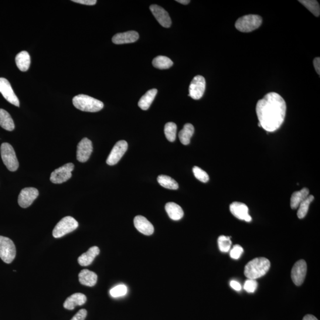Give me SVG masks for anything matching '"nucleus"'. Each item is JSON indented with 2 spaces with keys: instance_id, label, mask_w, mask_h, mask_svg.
Returning <instances> with one entry per match:
<instances>
[{
  "instance_id": "1",
  "label": "nucleus",
  "mask_w": 320,
  "mask_h": 320,
  "mask_svg": "<svg viewBox=\"0 0 320 320\" xmlns=\"http://www.w3.org/2000/svg\"><path fill=\"white\" fill-rule=\"evenodd\" d=\"M256 111L259 127L268 132H274L284 123L287 104L280 95L271 92L258 101Z\"/></svg>"
},
{
  "instance_id": "2",
  "label": "nucleus",
  "mask_w": 320,
  "mask_h": 320,
  "mask_svg": "<svg viewBox=\"0 0 320 320\" xmlns=\"http://www.w3.org/2000/svg\"><path fill=\"white\" fill-rule=\"evenodd\" d=\"M271 268V262L265 257L255 258L246 265L244 275L249 279H256L263 277Z\"/></svg>"
},
{
  "instance_id": "3",
  "label": "nucleus",
  "mask_w": 320,
  "mask_h": 320,
  "mask_svg": "<svg viewBox=\"0 0 320 320\" xmlns=\"http://www.w3.org/2000/svg\"><path fill=\"white\" fill-rule=\"evenodd\" d=\"M73 103L78 110L83 112H97L104 107L103 102L85 94H79L75 96Z\"/></svg>"
},
{
  "instance_id": "4",
  "label": "nucleus",
  "mask_w": 320,
  "mask_h": 320,
  "mask_svg": "<svg viewBox=\"0 0 320 320\" xmlns=\"http://www.w3.org/2000/svg\"><path fill=\"white\" fill-rule=\"evenodd\" d=\"M261 24L262 18L260 16L249 15L238 19L235 24V26L238 31L248 33L259 28Z\"/></svg>"
},
{
  "instance_id": "5",
  "label": "nucleus",
  "mask_w": 320,
  "mask_h": 320,
  "mask_svg": "<svg viewBox=\"0 0 320 320\" xmlns=\"http://www.w3.org/2000/svg\"><path fill=\"white\" fill-rule=\"evenodd\" d=\"M1 156L3 163L10 171L15 172L18 169L19 163L14 148L9 143L1 145Z\"/></svg>"
},
{
  "instance_id": "6",
  "label": "nucleus",
  "mask_w": 320,
  "mask_h": 320,
  "mask_svg": "<svg viewBox=\"0 0 320 320\" xmlns=\"http://www.w3.org/2000/svg\"><path fill=\"white\" fill-rule=\"evenodd\" d=\"M78 227V223L73 217L70 216L64 217L54 228L52 232L53 236L56 238L62 237L76 230Z\"/></svg>"
},
{
  "instance_id": "7",
  "label": "nucleus",
  "mask_w": 320,
  "mask_h": 320,
  "mask_svg": "<svg viewBox=\"0 0 320 320\" xmlns=\"http://www.w3.org/2000/svg\"><path fill=\"white\" fill-rule=\"evenodd\" d=\"M16 255L14 243L9 238L0 236V258L6 263H11Z\"/></svg>"
},
{
  "instance_id": "8",
  "label": "nucleus",
  "mask_w": 320,
  "mask_h": 320,
  "mask_svg": "<svg viewBox=\"0 0 320 320\" xmlns=\"http://www.w3.org/2000/svg\"><path fill=\"white\" fill-rule=\"evenodd\" d=\"M74 169V165L73 163H67L64 165L51 173L50 181L55 184H61L67 182L72 176Z\"/></svg>"
},
{
  "instance_id": "9",
  "label": "nucleus",
  "mask_w": 320,
  "mask_h": 320,
  "mask_svg": "<svg viewBox=\"0 0 320 320\" xmlns=\"http://www.w3.org/2000/svg\"><path fill=\"white\" fill-rule=\"evenodd\" d=\"M206 88L205 78L201 76H197L193 78L189 86V96L194 100H199L203 96Z\"/></svg>"
},
{
  "instance_id": "10",
  "label": "nucleus",
  "mask_w": 320,
  "mask_h": 320,
  "mask_svg": "<svg viewBox=\"0 0 320 320\" xmlns=\"http://www.w3.org/2000/svg\"><path fill=\"white\" fill-rule=\"evenodd\" d=\"M128 147V145L127 141L124 140L118 141L112 148L110 154L107 158V164L110 166L117 165L119 160L124 156L125 153L127 152Z\"/></svg>"
},
{
  "instance_id": "11",
  "label": "nucleus",
  "mask_w": 320,
  "mask_h": 320,
  "mask_svg": "<svg viewBox=\"0 0 320 320\" xmlns=\"http://www.w3.org/2000/svg\"><path fill=\"white\" fill-rule=\"evenodd\" d=\"M307 265L305 260H300L296 262L291 271L292 280L295 285L301 286L304 283Z\"/></svg>"
},
{
  "instance_id": "12",
  "label": "nucleus",
  "mask_w": 320,
  "mask_h": 320,
  "mask_svg": "<svg viewBox=\"0 0 320 320\" xmlns=\"http://www.w3.org/2000/svg\"><path fill=\"white\" fill-rule=\"evenodd\" d=\"M0 93L9 103L20 106V101L15 93L9 81L5 78H0Z\"/></svg>"
},
{
  "instance_id": "13",
  "label": "nucleus",
  "mask_w": 320,
  "mask_h": 320,
  "mask_svg": "<svg viewBox=\"0 0 320 320\" xmlns=\"http://www.w3.org/2000/svg\"><path fill=\"white\" fill-rule=\"evenodd\" d=\"M39 196V191L36 188H26L22 190L18 197V203L23 208H27L32 205L34 200Z\"/></svg>"
},
{
  "instance_id": "14",
  "label": "nucleus",
  "mask_w": 320,
  "mask_h": 320,
  "mask_svg": "<svg viewBox=\"0 0 320 320\" xmlns=\"http://www.w3.org/2000/svg\"><path fill=\"white\" fill-rule=\"evenodd\" d=\"M93 152V144L90 139L84 138L77 145V158L78 162L85 163L88 161Z\"/></svg>"
},
{
  "instance_id": "15",
  "label": "nucleus",
  "mask_w": 320,
  "mask_h": 320,
  "mask_svg": "<svg viewBox=\"0 0 320 320\" xmlns=\"http://www.w3.org/2000/svg\"><path fill=\"white\" fill-rule=\"evenodd\" d=\"M230 209L231 214L238 220H244L249 223L252 220L248 214V206L243 203L234 202L231 204Z\"/></svg>"
},
{
  "instance_id": "16",
  "label": "nucleus",
  "mask_w": 320,
  "mask_h": 320,
  "mask_svg": "<svg viewBox=\"0 0 320 320\" xmlns=\"http://www.w3.org/2000/svg\"><path fill=\"white\" fill-rule=\"evenodd\" d=\"M152 15L158 23L164 28H169L172 25V20L169 13L166 10L157 5H151L149 7Z\"/></svg>"
},
{
  "instance_id": "17",
  "label": "nucleus",
  "mask_w": 320,
  "mask_h": 320,
  "mask_svg": "<svg viewBox=\"0 0 320 320\" xmlns=\"http://www.w3.org/2000/svg\"><path fill=\"white\" fill-rule=\"evenodd\" d=\"M134 226L137 230L145 236H151L154 233L152 224L144 217L138 216L134 219Z\"/></svg>"
},
{
  "instance_id": "18",
  "label": "nucleus",
  "mask_w": 320,
  "mask_h": 320,
  "mask_svg": "<svg viewBox=\"0 0 320 320\" xmlns=\"http://www.w3.org/2000/svg\"><path fill=\"white\" fill-rule=\"evenodd\" d=\"M139 34L135 31H128L118 33L112 38V42L117 45L131 43L137 42L139 39Z\"/></svg>"
},
{
  "instance_id": "19",
  "label": "nucleus",
  "mask_w": 320,
  "mask_h": 320,
  "mask_svg": "<svg viewBox=\"0 0 320 320\" xmlns=\"http://www.w3.org/2000/svg\"><path fill=\"white\" fill-rule=\"evenodd\" d=\"M87 301L86 296L81 293H76L67 298L64 303L65 308L73 310L76 306L83 305Z\"/></svg>"
},
{
  "instance_id": "20",
  "label": "nucleus",
  "mask_w": 320,
  "mask_h": 320,
  "mask_svg": "<svg viewBox=\"0 0 320 320\" xmlns=\"http://www.w3.org/2000/svg\"><path fill=\"white\" fill-rule=\"evenodd\" d=\"M100 253V249L97 246H93L89 248L86 253L81 254L78 258V262L81 266H87L90 265Z\"/></svg>"
},
{
  "instance_id": "21",
  "label": "nucleus",
  "mask_w": 320,
  "mask_h": 320,
  "mask_svg": "<svg viewBox=\"0 0 320 320\" xmlns=\"http://www.w3.org/2000/svg\"><path fill=\"white\" fill-rule=\"evenodd\" d=\"M78 278L81 284L90 287L96 285L97 281V275L88 270L81 271L78 275Z\"/></svg>"
},
{
  "instance_id": "22",
  "label": "nucleus",
  "mask_w": 320,
  "mask_h": 320,
  "mask_svg": "<svg viewBox=\"0 0 320 320\" xmlns=\"http://www.w3.org/2000/svg\"><path fill=\"white\" fill-rule=\"evenodd\" d=\"M168 216L173 220L178 221L182 219L184 212L181 207L174 202H169L165 206Z\"/></svg>"
},
{
  "instance_id": "23",
  "label": "nucleus",
  "mask_w": 320,
  "mask_h": 320,
  "mask_svg": "<svg viewBox=\"0 0 320 320\" xmlns=\"http://www.w3.org/2000/svg\"><path fill=\"white\" fill-rule=\"evenodd\" d=\"M30 57L27 51H22L16 57V63L18 69L23 72L28 71L30 66Z\"/></svg>"
},
{
  "instance_id": "24",
  "label": "nucleus",
  "mask_w": 320,
  "mask_h": 320,
  "mask_svg": "<svg viewBox=\"0 0 320 320\" xmlns=\"http://www.w3.org/2000/svg\"><path fill=\"white\" fill-rule=\"evenodd\" d=\"M157 94V90L153 88L148 91L139 100L138 106L143 111L148 110Z\"/></svg>"
},
{
  "instance_id": "25",
  "label": "nucleus",
  "mask_w": 320,
  "mask_h": 320,
  "mask_svg": "<svg viewBox=\"0 0 320 320\" xmlns=\"http://www.w3.org/2000/svg\"><path fill=\"white\" fill-rule=\"evenodd\" d=\"M0 126L8 131H12L15 128L14 121L11 116L9 112L3 109H0Z\"/></svg>"
},
{
  "instance_id": "26",
  "label": "nucleus",
  "mask_w": 320,
  "mask_h": 320,
  "mask_svg": "<svg viewBox=\"0 0 320 320\" xmlns=\"http://www.w3.org/2000/svg\"><path fill=\"white\" fill-rule=\"evenodd\" d=\"M309 196V190L304 188L293 193L291 198V207L293 209L298 208L300 203Z\"/></svg>"
},
{
  "instance_id": "27",
  "label": "nucleus",
  "mask_w": 320,
  "mask_h": 320,
  "mask_svg": "<svg viewBox=\"0 0 320 320\" xmlns=\"http://www.w3.org/2000/svg\"><path fill=\"white\" fill-rule=\"evenodd\" d=\"M194 132L195 128L192 124H186L184 126L179 134L180 141L182 144L187 145L190 144V139L192 137Z\"/></svg>"
},
{
  "instance_id": "28",
  "label": "nucleus",
  "mask_w": 320,
  "mask_h": 320,
  "mask_svg": "<svg viewBox=\"0 0 320 320\" xmlns=\"http://www.w3.org/2000/svg\"><path fill=\"white\" fill-rule=\"evenodd\" d=\"M152 65L156 69L166 70L173 66V61L165 56H158L152 61Z\"/></svg>"
},
{
  "instance_id": "29",
  "label": "nucleus",
  "mask_w": 320,
  "mask_h": 320,
  "mask_svg": "<svg viewBox=\"0 0 320 320\" xmlns=\"http://www.w3.org/2000/svg\"><path fill=\"white\" fill-rule=\"evenodd\" d=\"M157 181L163 188L171 190H177L179 188L178 182L168 176H159L157 178Z\"/></svg>"
},
{
  "instance_id": "30",
  "label": "nucleus",
  "mask_w": 320,
  "mask_h": 320,
  "mask_svg": "<svg viewBox=\"0 0 320 320\" xmlns=\"http://www.w3.org/2000/svg\"><path fill=\"white\" fill-rule=\"evenodd\" d=\"M314 197L312 195H309L299 205L297 216L299 219H304L308 213L309 205L314 200Z\"/></svg>"
},
{
  "instance_id": "31",
  "label": "nucleus",
  "mask_w": 320,
  "mask_h": 320,
  "mask_svg": "<svg viewBox=\"0 0 320 320\" xmlns=\"http://www.w3.org/2000/svg\"><path fill=\"white\" fill-rule=\"evenodd\" d=\"M299 2L305 6L315 17L319 16L320 8L318 2L314 0H302V1L300 0Z\"/></svg>"
},
{
  "instance_id": "32",
  "label": "nucleus",
  "mask_w": 320,
  "mask_h": 320,
  "mask_svg": "<svg viewBox=\"0 0 320 320\" xmlns=\"http://www.w3.org/2000/svg\"><path fill=\"white\" fill-rule=\"evenodd\" d=\"M177 132V125L173 122L167 123L165 127V134L166 138L170 142H174L176 140Z\"/></svg>"
},
{
  "instance_id": "33",
  "label": "nucleus",
  "mask_w": 320,
  "mask_h": 320,
  "mask_svg": "<svg viewBox=\"0 0 320 320\" xmlns=\"http://www.w3.org/2000/svg\"><path fill=\"white\" fill-rule=\"evenodd\" d=\"M218 244H219V249L221 251L226 253L230 251L231 244V237L225 236H221L218 239Z\"/></svg>"
},
{
  "instance_id": "34",
  "label": "nucleus",
  "mask_w": 320,
  "mask_h": 320,
  "mask_svg": "<svg viewBox=\"0 0 320 320\" xmlns=\"http://www.w3.org/2000/svg\"><path fill=\"white\" fill-rule=\"evenodd\" d=\"M128 288L125 285H119L112 288L110 291V294L112 297L119 298L123 297L127 294Z\"/></svg>"
},
{
  "instance_id": "35",
  "label": "nucleus",
  "mask_w": 320,
  "mask_h": 320,
  "mask_svg": "<svg viewBox=\"0 0 320 320\" xmlns=\"http://www.w3.org/2000/svg\"><path fill=\"white\" fill-rule=\"evenodd\" d=\"M193 172L194 176L195 178L199 180V181L203 183H206L209 181V177L207 173L202 169L199 168V167H194L193 168Z\"/></svg>"
},
{
  "instance_id": "36",
  "label": "nucleus",
  "mask_w": 320,
  "mask_h": 320,
  "mask_svg": "<svg viewBox=\"0 0 320 320\" xmlns=\"http://www.w3.org/2000/svg\"><path fill=\"white\" fill-rule=\"evenodd\" d=\"M257 288V282L254 279H249L245 282L244 289L248 293H253Z\"/></svg>"
},
{
  "instance_id": "37",
  "label": "nucleus",
  "mask_w": 320,
  "mask_h": 320,
  "mask_svg": "<svg viewBox=\"0 0 320 320\" xmlns=\"http://www.w3.org/2000/svg\"><path fill=\"white\" fill-rule=\"evenodd\" d=\"M243 248L240 245H235L230 251V256L235 260H238L243 253Z\"/></svg>"
},
{
  "instance_id": "38",
  "label": "nucleus",
  "mask_w": 320,
  "mask_h": 320,
  "mask_svg": "<svg viewBox=\"0 0 320 320\" xmlns=\"http://www.w3.org/2000/svg\"><path fill=\"white\" fill-rule=\"evenodd\" d=\"M87 315L86 309H81L71 320H85Z\"/></svg>"
},
{
  "instance_id": "39",
  "label": "nucleus",
  "mask_w": 320,
  "mask_h": 320,
  "mask_svg": "<svg viewBox=\"0 0 320 320\" xmlns=\"http://www.w3.org/2000/svg\"><path fill=\"white\" fill-rule=\"evenodd\" d=\"M73 2L79 3V4L93 6L96 4V0H73Z\"/></svg>"
},
{
  "instance_id": "40",
  "label": "nucleus",
  "mask_w": 320,
  "mask_h": 320,
  "mask_svg": "<svg viewBox=\"0 0 320 320\" xmlns=\"http://www.w3.org/2000/svg\"><path fill=\"white\" fill-rule=\"evenodd\" d=\"M230 285L231 288H232L233 289H234V290H236L237 291H241V288H242L239 282L236 281H231L230 282Z\"/></svg>"
},
{
  "instance_id": "41",
  "label": "nucleus",
  "mask_w": 320,
  "mask_h": 320,
  "mask_svg": "<svg viewBox=\"0 0 320 320\" xmlns=\"http://www.w3.org/2000/svg\"><path fill=\"white\" fill-rule=\"evenodd\" d=\"M313 64H314V66L315 68V70L316 71V73H317L319 76L320 75V59L319 57L315 58L313 61Z\"/></svg>"
},
{
  "instance_id": "42",
  "label": "nucleus",
  "mask_w": 320,
  "mask_h": 320,
  "mask_svg": "<svg viewBox=\"0 0 320 320\" xmlns=\"http://www.w3.org/2000/svg\"><path fill=\"white\" fill-rule=\"evenodd\" d=\"M302 320H318L317 318L315 317V316L308 314L306 315L304 318H303Z\"/></svg>"
},
{
  "instance_id": "43",
  "label": "nucleus",
  "mask_w": 320,
  "mask_h": 320,
  "mask_svg": "<svg viewBox=\"0 0 320 320\" xmlns=\"http://www.w3.org/2000/svg\"><path fill=\"white\" fill-rule=\"evenodd\" d=\"M177 2L180 3V4H182L184 5H187L189 4L190 1L189 0H177Z\"/></svg>"
}]
</instances>
